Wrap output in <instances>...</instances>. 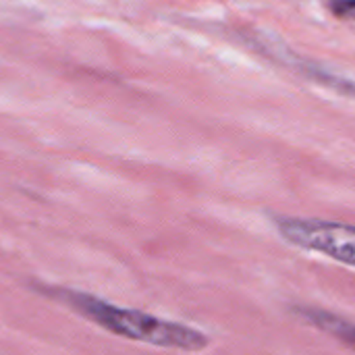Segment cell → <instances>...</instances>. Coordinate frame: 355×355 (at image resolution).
Masks as SVG:
<instances>
[{"instance_id":"cell-1","label":"cell","mask_w":355,"mask_h":355,"mask_svg":"<svg viewBox=\"0 0 355 355\" xmlns=\"http://www.w3.org/2000/svg\"><path fill=\"white\" fill-rule=\"evenodd\" d=\"M48 295L58 297L83 318L125 339L150 343L164 349H181V352H202L210 345V339L202 331H196L179 322H168L150 316L146 312L125 310L87 293H79L71 289H52V293L48 291Z\"/></svg>"},{"instance_id":"cell-2","label":"cell","mask_w":355,"mask_h":355,"mask_svg":"<svg viewBox=\"0 0 355 355\" xmlns=\"http://www.w3.org/2000/svg\"><path fill=\"white\" fill-rule=\"evenodd\" d=\"M297 314L308 320L312 327L337 337L341 343H345L347 347H352L355 352V324L354 322H347L331 312H324V310H316V308H297Z\"/></svg>"},{"instance_id":"cell-3","label":"cell","mask_w":355,"mask_h":355,"mask_svg":"<svg viewBox=\"0 0 355 355\" xmlns=\"http://www.w3.org/2000/svg\"><path fill=\"white\" fill-rule=\"evenodd\" d=\"M333 260L355 268V227L352 225H343L337 233L333 245Z\"/></svg>"},{"instance_id":"cell-4","label":"cell","mask_w":355,"mask_h":355,"mask_svg":"<svg viewBox=\"0 0 355 355\" xmlns=\"http://www.w3.org/2000/svg\"><path fill=\"white\" fill-rule=\"evenodd\" d=\"M331 8L337 17L343 19H355V0H333Z\"/></svg>"}]
</instances>
